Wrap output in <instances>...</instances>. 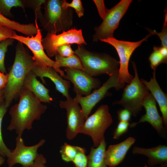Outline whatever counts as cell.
Returning <instances> with one entry per match:
<instances>
[{"mask_svg": "<svg viewBox=\"0 0 167 167\" xmlns=\"http://www.w3.org/2000/svg\"><path fill=\"white\" fill-rule=\"evenodd\" d=\"M66 74L63 77L71 81L74 85L73 91L79 95L87 96L91 93L93 89L101 86V82L93 78L84 71L65 67Z\"/></svg>", "mask_w": 167, "mask_h": 167, "instance_id": "cell-14", "label": "cell"}, {"mask_svg": "<svg viewBox=\"0 0 167 167\" xmlns=\"http://www.w3.org/2000/svg\"><path fill=\"white\" fill-rule=\"evenodd\" d=\"M32 71L36 76L40 77L43 84L45 83L44 78H48L54 84L56 90L66 98L70 95V81L64 79L53 67L39 66L35 64Z\"/></svg>", "mask_w": 167, "mask_h": 167, "instance_id": "cell-16", "label": "cell"}, {"mask_svg": "<svg viewBox=\"0 0 167 167\" xmlns=\"http://www.w3.org/2000/svg\"><path fill=\"white\" fill-rule=\"evenodd\" d=\"M106 144L105 139L96 148H92L88 156L87 167H107L105 159Z\"/></svg>", "mask_w": 167, "mask_h": 167, "instance_id": "cell-21", "label": "cell"}, {"mask_svg": "<svg viewBox=\"0 0 167 167\" xmlns=\"http://www.w3.org/2000/svg\"><path fill=\"white\" fill-rule=\"evenodd\" d=\"M152 36L149 33L142 40L136 42L120 41L114 37L100 40L111 45L117 52L120 59L118 80L121 84L125 85L126 83L129 84L133 79L134 76L130 74L128 70L130 58L136 48Z\"/></svg>", "mask_w": 167, "mask_h": 167, "instance_id": "cell-7", "label": "cell"}, {"mask_svg": "<svg viewBox=\"0 0 167 167\" xmlns=\"http://www.w3.org/2000/svg\"><path fill=\"white\" fill-rule=\"evenodd\" d=\"M62 6L64 9L72 8L75 9L78 16L80 18L84 15V9L80 0H73L71 3L65 0H62Z\"/></svg>", "mask_w": 167, "mask_h": 167, "instance_id": "cell-31", "label": "cell"}, {"mask_svg": "<svg viewBox=\"0 0 167 167\" xmlns=\"http://www.w3.org/2000/svg\"><path fill=\"white\" fill-rule=\"evenodd\" d=\"M132 63L135 76L124 89L121 99L113 104L122 106L129 111L132 115L135 117L141 111L144 100L150 92L139 78L135 63L132 61Z\"/></svg>", "mask_w": 167, "mask_h": 167, "instance_id": "cell-5", "label": "cell"}, {"mask_svg": "<svg viewBox=\"0 0 167 167\" xmlns=\"http://www.w3.org/2000/svg\"><path fill=\"white\" fill-rule=\"evenodd\" d=\"M14 41L13 39L8 38L0 42V72L3 73H6L4 64L5 54L8 46L13 44Z\"/></svg>", "mask_w": 167, "mask_h": 167, "instance_id": "cell-28", "label": "cell"}, {"mask_svg": "<svg viewBox=\"0 0 167 167\" xmlns=\"http://www.w3.org/2000/svg\"><path fill=\"white\" fill-rule=\"evenodd\" d=\"M59 105L66 110L67 127L66 137L69 140L74 139L79 133L86 118L81 108L70 95L65 101H61Z\"/></svg>", "mask_w": 167, "mask_h": 167, "instance_id": "cell-13", "label": "cell"}, {"mask_svg": "<svg viewBox=\"0 0 167 167\" xmlns=\"http://www.w3.org/2000/svg\"><path fill=\"white\" fill-rule=\"evenodd\" d=\"M10 38L16 40L28 47L33 54L32 58L36 65L53 67L61 76L64 77V72L60 69L58 62L51 60L45 53L41 43L42 36L38 26L35 36L25 37L15 34Z\"/></svg>", "mask_w": 167, "mask_h": 167, "instance_id": "cell-9", "label": "cell"}, {"mask_svg": "<svg viewBox=\"0 0 167 167\" xmlns=\"http://www.w3.org/2000/svg\"><path fill=\"white\" fill-rule=\"evenodd\" d=\"M57 53L62 56L68 57L75 54V52L72 49L70 45H65L58 47Z\"/></svg>", "mask_w": 167, "mask_h": 167, "instance_id": "cell-33", "label": "cell"}, {"mask_svg": "<svg viewBox=\"0 0 167 167\" xmlns=\"http://www.w3.org/2000/svg\"><path fill=\"white\" fill-rule=\"evenodd\" d=\"M131 115L130 112L124 108L119 110L118 112V118L119 121L129 122Z\"/></svg>", "mask_w": 167, "mask_h": 167, "instance_id": "cell-36", "label": "cell"}, {"mask_svg": "<svg viewBox=\"0 0 167 167\" xmlns=\"http://www.w3.org/2000/svg\"><path fill=\"white\" fill-rule=\"evenodd\" d=\"M135 141L134 138L130 137L119 143L109 145L106 150L105 154V161L107 165L114 167L121 163Z\"/></svg>", "mask_w": 167, "mask_h": 167, "instance_id": "cell-17", "label": "cell"}, {"mask_svg": "<svg viewBox=\"0 0 167 167\" xmlns=\"http://www.w3.org/2000/svg\"><path fill=\"white\" fill-rule=\"evenodd\" d=\"M86 150L80 147L75 158L72 161L75 167H87L88 163V156L85 154Z\"/></svg>", "mask_w": 167, "mask_h": 167, "instance_id": "cell-30", "label": "cell"}, {"mask_svg": "<svg viewBox=\"0 0 167 167\" xmlns=\"http://www.w3.org/2000/svg\"><path fill=\"white\" fill-rule=\"evenodd\" d=\"M45 142V139H42L35 145L26 146L22 137L17 135L15 139V148L7 157L8 167H12L17 164L21 165L22 167H29L39 154L38 149Z\"/></svg>", "mask_w": 167, "mask_h": 167, "instance_id": "cell-12", "label": "cell"}, {"mask_svg": "<svg viewBox=\"0 0 167 167\" xmlns=\"http://www.w3.org/2000/svg\"><path fill=\"white\" fill-rule=\"evenodd\" d=\"M8 74L0 72V90L4 89L8 82Z\"/></svg>", "mask_w": 167, "mask_h": 167, "instance_id": "cell-38", "label": "cell"}, {"mask_svg": "<svg viewBox=\"0 0 167 167\" xmlns=\"http://www.w3.org/2000/svg\"><path fill=\"white\" fill-rule=\"evenodd\" d=\"M130 124L129 122L119 121L113 134V138L118 139L128 130Z\"/></svg>", "mask_w": 167, "mask_h": 167, "instance_id": "cell-32", "label": "cell"}, {"mask_svg": "<svg viewBox=\"0 0 167 167\" xmlns=\"http://www.w3.org/2000/svg\"><path fill=\"white\" fill-rule=\"evenodd\" d=\"M113 122L108 106L105 105H101L85 120L79 133L90 136L92 139L94 147L96 148L105 139V132Z\"/></svg>", "mask_w": 167, "mask_h": 167, "instance_id": "cell-6", "label": "cell"}, {"mask_svg": "<svg viewBox=\"0 0 167 167\" xmlns=\"http://www.w3.org/2000/svg\"><path fill=\"white\" fill-rule=\"evenodd\" d=\"M132 0H122L114 6L109 9L106 16L101 24L95 27L93 41L113 38V32L118 26L120 20L126 12Z\"/></svg>", "mask_w": 167, "mask_h": 167, "instance_id": "cell-8", "label": "cell"}, {"mask_svg": "<svg viewBox=\"0 0 167 167\" xmlns=\"http://www.w3.org/2000/svg\"><path fill=\"white\" fill-rule=\"evenodd\" d=\"M35 65L32 57L23 44L19 42L16 47L14 62L8 74V82L3 89L4 102L6 107L19 95L24 79Z\"/></svg>", "mask_w": 167, "mask_h": 167, "instance_id": "cell-2", "label": "cell"}, {"mask_svg": "<svg viewBox=\"0 0 167 167\" xmlns=\"http://www.w3.org/2000/svg\"><path fill=\"white\" fill-rule=\"evenodd\" d=\"M148 60L150 63L151 67L154 71H156V68L161 63H167V56L162 53L160 47L154 46Z\"/></svg>", "mask_w": 167, "mask_h": 167, "instance_id": "cell-24", "label": "cell"}, {"mask_svg": "<svg viewBox=\"0 0 167 167\" xmlns=\"http://www.w3.org/2000/svg\"><path fill=\"white\" fill-rule=\"evenodd\" d=\"M55 56V61L58 62L60 67H68L84 71L80 59L75 54L68 57H64L57 53Z\"/></svg>", "mask_w": 167, "mask_h": 167, "instance_id": "cell-23", "label": "cell"}, {"mask_svg": "<svg viewBox=\"0 0 167 167\" xmlns=\"http://www.w3.org/2000/svg\"><path fill=\"white\" fill-rule=\"evenodd\" d=\"M133 154H141L148 157V162L150 165L160 164L167 165V146L160 145L151 148L135 146L132 149Z\"/></svg>", "mask_w": 167, "mask_h": 167, "instance_id": "cell-19", "label": "cell"}, {"mask_svg": "<svg viewBox=\"0 0 167 167\" xmlns=\"http://www.w3.org/2000/svg\"><path fill=\"white\" fill-rule=\"evenodd\" d=\"M7 108L5 105V102L0 106V156L4 157H7L11 151L5 144L2 132V122L3 117L7 111Z\"/></svg>", "mask_w": 167, "mask_h": 167, "instance_id": "cell-27", "label": "cell"}, {"mask_svg": "<svg viewBox=\"0 0 167 167\" xmlns=\"http://www.w3.org/2000/svg\"><path fill=\"white\" fill-rule=\"evenodd\" d=\"M144 167H148L146 164H145V165L144 166ZM160 167H167V165H162Z\"/></svg>", "mask_w": 167, "mask_h": 167, "instance_id": "cell-41", "label": "cell"}, {"mask_svg": "<svg viewBox=\"0 0 167 167\" xmlns=\"http://www.w3.org/2000/svg\"><path fill=\"white\" fill-rule=\"evenodd\" d=\"M43 4L45 12L40 21L48 33L56 34L71 29L73 15L71 8H63L62 0H46Z\"/></svg>", "mask_w": 167, "mask_h": 167, "instance_id": "cell-3", "label": "cell"}, {"mask_svg": "<svg viewBox=\"0 0 167 167\" xmlns=\"http://www.w3.org/2000/svg\"><path fill=\"white\" fill-rule=\"evenodd\" d=\"M4 103L3 89L0 90V106Z\"/></svg>", "mask_w": 167, "mask_h": 167, "instance_id": "cell-39", "label": "cell"}, {"mask_svg": "<svg viewBox=\"0 0 167 167\" xmlns=\"http://www.w3.org/2000/svg\"><path fill=\"white\" fill-rule=\"evenodd\" d=\"M118 71L109 76L108 80L101 86L88 96H83L76 94L74 99L80 105L86 119L95 105L109 95L108 90L110 88H114L116 90H119L124 87L125 85L118 81Z\"/></svg>", "mask_w": 167, "mask_h": 167, "instance_id": "cell-10", "label": "cell"}, {"mask_svg": "<svg viewBox=\"0 0 167 167\" xmlns=\"http://www.w3.org/2000/svg\"><path fill=\"white\" fill-rule=\"evenodd\" d=\"M98 11L99 14L102 19H104L107 14L108 10L105 6L104 1L103 0H94Z\"/></svg>", "mask_w": 167, "mask_h": 167, "instance_id": "cell-35", "label": "cell"}, {"mask_svg": "<svg viewBox=\"0 0 167 167\" xmlns=\"http://www.w3.org/2000/svg\"><path fill=\"white\" fill-rule=\"evenodd\" d=\"M41 43L48 56L52 57L57 53V48L65 45L77 44L81 45H86L81 29L77 30L72 28L57 35L48 33L45 37L42 39Z\"/></svg>", "mask_w": 167, "mask_h": 167, "instance_id": "cell-11", "label": "cell"}, {"mask_svg": "<svg viewBox=\"0 0 167 167\" xmlns=\"http://www.w3.org/2000/svg\"><path fill=\"white\" fill-rule=\"evenodd\" d=\"M36 76L31 71L27 75L22 88L31 91L41 102L50 103L53 101L49 94V90L36 78Z\"/></svg>", "mask_w": 167, "mask_h": 167, "instance_id": "cell-20", "label": "cell"}, {"mask_svg": "<svg viewBox=\"0 0 167 167\" xmlns=\"http://www.w3.org/2000/svg\"><path fill=\"white\" fill-rule=\"evenodd\" d=\"M165 21L161 31L158 32L155 30H152L149 28L147 30L152 36L156 35L159 37L161 41V46L167 48V13L166 9H165Z\"/></svg>", "mask_w": 167, "mask_h": 167, "instance_id": "cell-29", "label": "cell"}, {"mask_svg": "<svg viewBox=\"0 0 167 167\" xmlns=\"http://www.w3.org/2000/svg\"><path fill=\"white\" fill-rule=\"evenodd\" d=\"M0 26L6 27L28 36L35 35L37 31V28L34 24H21L14 21L10 20L1 13Z\"/></svg>", "mask_w": 167, "mask_h": 167, "instance_id": "cell-22", "label": "cell"}, {"mask_svg": "<svg viewBox=\"0 0 167 167\" xmlns=\"http://www.w3.org/2000/svg\"><path fill=\"white\" fill-rule=\"evenodd\" d=\"M14 30L2 26H0V41L8 38H10L15 34Z\"/></svg>", "mask_w": 167, "mask_h": 167, "instance_id": "cell-34", "label": "cell"}, {"mask_svg": "<svg viewBox=\"0 0 167 167\" xmlns=\"http://www.w3.org/2000/svg\"><path fill=\"white\" fill-rule=\"evenodd\" d=\"M143 106L145 109V114L142 116L138 122L130 124V127H134L142 122H148L159 135L163 137H165L166 128L164 125L163 118L158 111L156 101L151 93L149 92L145 98Z\"/></svg>", "mask_w": 167, "mask_h": 167, "instance_id": "cell-15", "label": "cell"}, {"mask_svg": "<svg viewBox=\"0 0 167 167\" xmlns=\"http://www.w3.org/2000/svg\"><path fill=\"white\" fill-rule=\"evenodd\" d=\"M13 7H20L24 9V5L23 1L0 0V13L4 16L12 17L10 10Z\"/></svg>", "mask_w": 167, "mask_h": 167, "instance_id": "cell-25", "label": "cell"}, {"mask_svg": "<svg viewBox=\"0 0 167 167\" xmlns=\"http://www.w3.org/2000/svg\"><path fill=\"white\" fill-rule=\"evenodd\" d=\"M74 52L80 59L84 71L92 77L102 74L109 76L118 71L119 61L107 54L88 50L83 45L78 46Z\"/></svg>", "mask_w": 167, "mask_h": 167, "instance_id": "cell-4", "label": "cell"}, {"mask_svg": "<svg viewBox=\"0 0 167 167\" xmlns=\"http://www.w3.org/2000/svg\"><path fill=\"white\" fill-rule=\"evenodd\" d=\"M5 161V160L4 157L2 156H0V166L4 163Z\"/></svg>", "mask_w": 167, "mask_h": 167, "instance_id": "cell-40", "label": "cell"}, {"mask_svg": "<svg viewBox=\"0 0 167 167\" xmlns=\"http://www.w3.org/2000/svg\"><path fill=\"white\" fill-rule=\"evenodd\" d=\"M47 160L41 154H38L33 164L29 167H47L45 165Z\"/></svg>", "mask_w": 167, "mask_h": 167, "instance_id": "cell-37", "label": "cell"}, {"mask_svg": "<svg viewBox=\"0 0 167 167\" xmlns=\"http://www.w3.org/2000/svg\"><path fill=\"white\" fill-rule=\"evenodd\" d=\"M19 96V102L10 110L11 119L7 129L14 131L17 135L22 136L25 130L32 128L33 122L40 119L47 107L27 89L22 88Z\"/></svg>", "mask_w": 167, "mask_h": 167, "instance_id": "cell-1", "label": "cell"}, {"mask_svg": "<svg viewBox=\"0 0 167 167\" xmlns=\"http://www.w3.org/2000/svg\"><path fill=\"white\" fill-rule=\"evenodd\" d=\"M140 80L151 92L158 103L162 114L164 125L166 128L167 126V95L162 90L156 80V71L153 72L152 77L149 81H148L143 79Z\"/></svg>", "mask_w": 167, "mask_h": 167, "instance_id": "cell-18", "label": "cell"}, {"mask_svg": "<svg viewBox=\"0 0 167 167\" xmlns=\"http://www.w3.org/2000/svg\"><path fill=\"white\" fill-rule=\"evenodd\" d=\"M80 147L74 146L65 143L61 147L60 151L62 159L66 162L72 161Z\"/></svg>", "mask_w": 167, "mask_h": 167, "instance_id": "cell-26", "label": "cell"}]
</instances>
